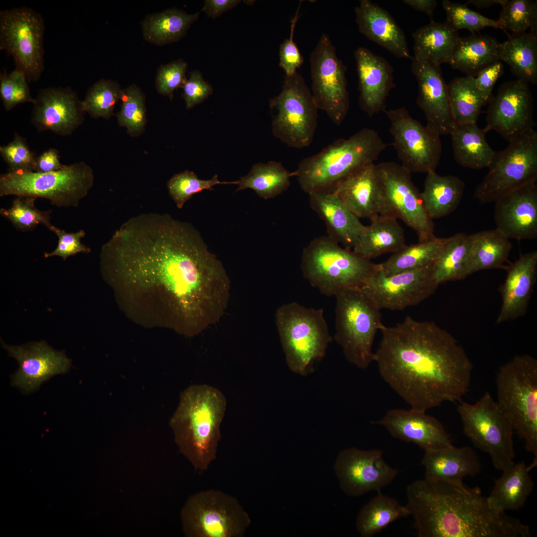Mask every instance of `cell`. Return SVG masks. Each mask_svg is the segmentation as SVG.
Here are the masks:
<instances>
[{
    "label": "cell",
    "mask_w": 537,
    "mask_h": 537,
    "mask_svg": "<svg viewBox=\"0 0 537 537\" xmlns=\"http://www.w3.org/2000/svg\"><path fill=\"white\" fill-rule=\"evenodd\" d=\"M100 260L120 309L148 328L175 332L208 286V260L197 229L169 214L129 219L102 246Z\"/></svg>",
    "instance_id": "obj_1"
},
{
    "label": "cell",
    "mask_w": 537,
    "mask_h": 537,
    "mask_svg": "<svg viewBox=\"0 0 537 537\" xmlns=\"http://www.w3.org/2000/svg\"><path fill=\"white\" fill-rule=\"evenodd\" d=\"M380 331L375 353L379 372L411 408L426 412L445 402L461 401L473 366L450 333L434 322L411 316Z\"/></svg>",
    "instance_id": "obj_2"
},
{
    "label": "cell",
    "mask_w": 537,
    "mask_h": 537,
    "mask_svg": "<svg viewBox=\"0 0 537 537\" xmlns=\"http://www.w3.org/2000/svg\"><path fill=\"white\" fill-rule=\"evenodd\" d=\"M406 505L420 537H530L528 526L490 505L480 488L425 478L410 483Z\"/></svg>",
    "instance_id": "obj_3"
},
{
    "label": "cell",
    "mask_w": 537,
    "mask_h": 537,
    "mask_svg": "<svg viewBox=\"0 0 537 537\" xmlns=\"http://www.w3.org/2000/svg\"><path fill=\"white\" fill-rule=\"evenodd\" d=\"M226 404L225 396L217 388L192 385L181 393L171 418L177 445L199 471L207 470L216 458Z\"/></svg>",
    "instance_id": "obj_4"
},
{
    "label": "cell",
    "mask_w": 537,
    "mask_h": 537,
    "mask_svg": "<svg viewBox=\"0 0 537 537\" xmlns=\"http://www.w3.org/2000/svg\"><path fill=\"white\" fill-rule=\"evenodd\" d=\"M387 147L375 130L364 128L304 158L292 175L296 177L301 189L308 194L330 191L348 175L374 163Z\"/></svg>",
    "instance_id": "obj_5"
},
{
    "label": "cell",
    "mask_w": 537,
    "mask_h": 537,
    "mask_svg": "<svg viewBox=\"0 0 537 537\" xmlns=\"http://www.w3.org/2000/svg\"><path fill=\"white\" fill-rule=\"evenodd\" d=\"M339 244L327 235L320 236L313 239L302 253L300 267L304 277L328 296L345 288L359 287L379 268V264Z\"/></svg>",
    "instance_id": "obj_6"
},
{
    "label": "cell",
    "mask_w": 537,
    "mask_h": 537,
    "mask_svg": "<svg viewBox=\"0 0 537 537\" xmlns=\"http://www.w3.org/2000/svg\"><path fill=\"white\" fill-rule=\"evenodd\" d=\"M275 320L288 367L302 376L309 375L332 341L323 309L289 303L277 309Z\"/></svg>",
    "instance_id": "obj_7"
},
{
    "label": "cell",
    "mask_w": 537,
    "mask_h": 537,
    "mask_svg": "<svg viewBox=\"0 0 537 537\" xmlns=\"http://www.w3.org/2000/svg\"><path fill=\"white\" fill-rule=\"evenodd\" d=\"M497 402L537 461V360L518 355L497 374Z\"/></svg>",
    "instance_id": "obj_8"
},
{
    "label": "cell",
    "mask_w": 537,
    "mask_h": 537,
    "mask_svg": "<svg viewBox=\"0 0 537 537\" xmlns=\"http://www.w3.org/2000/svg\"><path fill=\"white\" fill-rule=\"evenodd\" d=\"M334 296V338L350 363L366 369L375 361L374 339L377 331L384 326L380 310L358 286L344 288Z\"/></svg>",
    "instance_id": "obj_9"
},
{
    "label": "cell",
    "mask_w": 537,
    "mask_h": 537,
    "mask_svg": "<svg viewBox=\"0 0 537 537\" xmlns=\"http://www.w3.org/2000/svg\"><path fill=\"white\" fill-rule=\"evenodd\" d=\"M91 168L84 162L49 173L9 171L0 176V196L41 197L57 207H77L94 183Z\"/></svg>",
    "instance_id": "obj_10"
},
{
    "label": "cell",
    "mask_w": 537,
    "mask_h": 537,
    "mask_svg": "<svg viewBox=\"0 0 537 537\" xmlns=\"http://www.w3.org/2000/svg\"><path fill=\"white\" fill-rule=\"evenodd\" d=\"M457 411L464 433L488 453L495 468L503 471L515 463L512 424L488 392L475 403H460Z\"/></svg>",
    "instance_id": "obj_11"
},
{
    "label": "cell",
    "mask_w": 537,
    "mask_h": 537,
    "mask_svg": "<svg viewBox=\"0 0 537 537\" xmlns=\"http://www.w3.org/2000/svg\"><path fill=\"white\" fill-rule=\"evenodd\" d=\"M474 197L480 203L495 202L504 194L537 180V133L532 129L496 152Z\"/></svg>",
    "instance_id": "obj_12"
},
{
    "label": "cell",
    "mask_w": 537,
    "mask_h": 537,
    "mask_svg": "<svg viewBox=\"0 0 537 537\" xmlns=\"http://www.w3.org/2000/svg\"><path fill=\"white\" fill-rule=\"evenodd\" d=\"M273 135L288 147L302 149L312 142L318 108L311 91L298 72L287 76L282 90L269 101Z\"/></svg>",
    "instance_id": "obj_13"
},
{
    "label": "cell",
    "mask_w": 537,
    "mask_h": 537,
    "mask_svg": "<svg viewBox=\"0 0 537 537\" xmlns=\"http://www.w3.org/2000/svg\"><path fill=\"white\" fill-rule=\"evenodd\" d=\"M181 517L185 534L193 537H241L251 524L236 498L213 489L190 497Z\"/></svg>",
    "instance_id": "obj_14"
},
{
    "label": "cell",
    "mask_w": 537,
    "mask_h": 537,
    "mask_svg": "<svg viewBox=\"0 0 537 537\" xmlns=\"http://www.w3.org/2000/svg\"><path fill=\"white\" fill-rule=\"evenodd\" d=\"M42 15L28 7L0 11V50L10 54L28 82H37L44 70Z\"/></svg>",
    "instance_id": "obj_15"
},
{
    "label": "cell",
    "mask_w": 537,
    "mask_h": 537,
    "mask_svg": "<svg viewBox=\"0 0 537 537\" xmlns=\"http://www.w3.org/2000/svg\"><path fill=\"white\" fill-rule=\"evenodd\" d=\"M311 92L318 109L340 125L345 119L350 99L346 77V66L338 58L329 36H321L310 57Z\"/></svg>",
    "instance_id": "obj_16"
},
{
    "label": "cell",
    "mask_w": 537,
    "mask_h": 537,
    "mask_svg": "<svg viewBox=\"0 0 537 537\" xmlns=\"http://www.w3.org/2000/svg\"><path fill=\"white\" fill-rule=\"evenodd\" d=\"M383 193L380 214L400 219L417 233L419 242L435 237L433 220L424 206L411 173L401 164L385 162L376 165Z\"/></svg>",
    "instance_id": "obj_17"
},
{
    "label": "cell",
    "mask_w": 537,
    "mask_h": 537,
    "mask_svg": "<svg viewBox=\"0 0 537 537\" xmlns=\"http://www.w3.org/2000/svg\"><path fill=\"white\" fill-rule=\"evenodd\" d=\"M384 112L401 165L411 174L435 171L442 151L440 135L414 119L403 107Z\"/></svg>",
    "instance_id": "obj_18"
},
{
    "label": "cell",
    "mask_w": 537,
    "mask_h": 537,
    "mask_svg": "<svg viewBox=\"0 0 537 537\" xmlns=\"http://www.w3.org/2000/svg\"><path fill=\"white\" fill-rule=\"evenodd\" d=\"M438 285L431 266L390 275L379 268L359 287L380 310L396 311L419 304Z\"/></svg>",
    "instance_id": "obj_19"
},
{
    "label": "cell",
    "mask_w": 537,
    "mask_h": 537,
    "mask_svg": "<svg viewBox=\"0 0 537 537\" xmlns=\"http://www.w3.org/2000/svg\"><path fill=\"white\" fill-rule=\"evenodd\" d=\"M489 102L483 129L486 133L496 131L510 142L534 129V99L526 82L517 79L504 83Z\"/></svg>",
    "instance_id": "obj_20"
},
{
    "label": "cell",
    "mask_w": 537,
    "mask_h": 537,
    "mask_svg": "<svg viewBox=\"0 0 537 537\" xmlns=\"http://www.w3.org/2000/svg\"><path fill=\"white\" fill-rule=\"evenodd\" d=\"M342 490L358 497L372 491H380L395 478L398 470L384 460L380 449L350 448L342 450L334 464Z\"/></svg>",
    "instance_id": "obj_21"
},
{
    "label": "cell",
    "mask_w": 537,
    "mask_h": 537,
    "mask_svg": "<svg viewBox=\"0 0 537 537\" xmlns=\"http://www.w3.org/2000/svg\"><path fill=\"white\" fill-rule=\"evenodd\" d=\"M33 105L30 121L39 132L50 131L67 136L85 120L82 100L70 87L42 89Z\"/></svg>",
    "instance_id": "obj_22"
},
{
    "label": "cell",
    "mask_w": 537,
    "mask_h": 537,
    "mask_svg": "<svg viewBox=\"0 0 537 537\" xmlns=\"http://www.w3.org/2000/svg\"><path fill=\"white\" fill-rule=\"evenodd\" d=\"M8 355L16 359L19 367L12 376V384L26 393L38 389L51 376L69 370L71 362L64 352L53 350L44 341L20 346L1 342Z\"/></svg>",
    "instance_id": "obj_23"
},
{
    "label": "cell",
    "mask_w": 537,
    "mask_h": 537,
    "mask_svg": "<svg viewBox=\"0 0 537 537\" xmlns=\"http://www.w3.org/2000/svg\"><path fill=\"white\" fill-rule=\"evenodd\" d=\"M411 60V71L418 84L416 102L424 113L427 125L440 136L449 135L455 124L441 66L425 59L413 57Z\"/></svg>",
    "instance_id": "obj_24"
},
{
    "label": "cell",
    "mask_w": 537,
    "mask_h": 537,
    "mask_svg": "<svg viewBox=\"0 0 537 537\" xmlns=\"http://www.w3.org/2000/svg\"><path fill=\"white\" fill-rule=\"evenodd\" d=\"M494 220L498 231L518 241L537 237V185L527 184L495 202Z\"/></svg>",
    "instance_id": "obj_25"
},
{
    "label": "cell",
    "mask_w": 537,
    "mask_h": 537,
    "mask_svg": "<svg viewBox=\"0 0 537 537\" xmlns=\"http://www.w3.org/2000/svg\"><path fill=\"white\" fill-rule=\"evenodd\" d=\"M375 423L383 426L394 438L416 444L424 451L453 446L443 424L425 411L391 409Z\"/></svg>",
    "instance_id": "obj_26"
},
{
    "label": "cell",
    "mask_w": 537,
    "mask_h": 537,
    "mask_svg": "<svg viewBox=\"0 0 537 537\" xmlns=\"http://www.w3.org/2000/svg\"><path fill=\"white\" fill-rule=\"evenodd\" d=\"M358 79L359 105L372 117L386 109V100L395 86L393 69L383 57L368 49L358 47L354 52Z\"/></svg>",
    "instance_id": "obj_27"
},
{
    "label": "cell",
    "mask_w": 537,
    "mask_h": 537,
    "mask_svg": "<svg viewBox=\"0 0 537 537\" xmlns=\"http://www.w3.org/2000/svg\"><path fill=\"white\" fill-rule=\"evenodd\" d=\"M330 191L334 193L345 206L359 218L370 219L382 211L383 189L374 163L348 175Z\"/></svg>",
    "instance_id": "obj_28"
},
{
    "label": "cell",
    "mask_w": 537,
    "mask_h": 537,
    "mask_svg": "<svg viewBox=\"0 0 537 537\" xmlns=\"http://www.w3.org/2000/svg\"><path fill=\"white\" fill-rule=\"evenodd\" d=\"M507 276L500 290L502 304L496 324L525 315L537 272V252L522 254L507 266Z\"/></svg>",
    "instance_id": "obj_29"
},
{
    "label": "cell",
    "mask_w": 537,
    "mask_h": 537,
    "mask_svg": "<svg viewBox=\"0 0 537 537\" xmlns=\"http://www.w3.org/2000/svg\"><path fill=\"white\" fill-rule=\"evenodd\" d=\"M355 11L360 33L396 57L412 59L404 32L385 9L369 0H360Z\"/></svg>",
    "instance_id": "obj_30"
},
{
    "label": "cell",
    "mask_w": 537,
    "mask_h": 537,
    "mask_svg": "<svg viewBox=\"0 0 537 537\" xmlns=\"http://www.w3.org/2000/svg\"><path fill=\"white\" fill-rule=\"evenodd\" d=\"M311 209L325 224L327 236L341 243L347 249H353L365 226L332 191H317L309 194Z\"/></svg>",
    "instance_id": "obj_31"
},
{
    "label": "cell",
    "mask_w": 537,
    "mask_h": 537,
    "mask_svg": "<svg viewBox=\"0 0 537 537\" xmlns=\"http://www.w3.org/2000/svg\"><path fill=\"white\" fill-rule=\"evenodd\" d=\"M421 464L426 478L462 483L464 477L479 473L480 463L475 451L469 447L424 451Z\"/></svg>",
    "instance_id": "obj_32"
},
{
    "label": "cell",
    "mask_w": 537,
    "mask_h": 537,
    "mask_svg": "<svg viewBox=\"0 0 537 537\" xmlns=\"http://www.w3.org/2000/svg\"><path fill=\"white\" fill-rule=\"evenodd\" d=\"M370 220V224L365 226L352 249L354 253L370 260L384 253H395L406 246L404 230L397 219L379 214Z\"/></svg>",
    "instance_id": "obj_33"
},
{
    "label": "cell",
    "mask_w": 537,
    "mask_h": 537,
    "mask_svg": "<svg viewBox=\"0 0 537 537\" xmlns=\"http://www.w3.org/2000/svg\"><path fill=\"white\" fill-rule=\"evenodd\" d=\"M537 463L533 461L527 466L523 461L502 471L487 497L491 507L502 512L523 507L533 489L534 483L530 471Z\"/></svg>",
    "instance_id": "obj_34"
},
{
    "label": "cell",
    "mask_w": 537,
    "mask_h": 537,
    "mask_svg": "<svg viewBox=\"0 0 537 537\" xmlns=\"http://www.w3.org/2000/svg\"><path fill=\"white\" fill-rule=\"evenodd\" d=\"M501 43L491 36L471 35L459 37L448 64L454 69L474 76L478 71L496 62L501 61Z\"/></svg>",
    "instance_id": "obj_35"
},
{
    "label": "cell",
    "mask_w": 537,
    "mask_h": 537,
    "mask_svg": "<svg viewBox=\"0 0 537 537\" xmlns=\"http://www.w3.org/2000/svg\"><path fill=\"white\" fill-rule=\"evenodd\" d=\"M414 56L441 66L448 63L459 36L458 31L447 20L435 22L418 28L412 34Z\"/></svg>",
    "instance_id": "obj_36"
},
{
    "label": "cell",
    "mask_w": 537,
    "mask_h": 537,
    "mask_svg": "<svg viewBox=\"0 0 537 537\" xmlns=\"http://www.w3.org/2000/svg\"><path fill=\"white\" fill-rule=\"evenodd\" d=\"M485 134L477 123L454 125L449 135L454 158L459 165L475 170L489 168L496 152L488 143Z\"/></svg>",
    "instance_id": "obj_37"
},
{
    "label": "cell",
    "mask_w": 537,
    "mask_h": 537,
    "mask_svg": "<svg viewBox=\"0 0 537 537\" xmlns=\"http://www.w3.org/2000/svg\"><path fill=\"white\" fill-rule=\"evenodd\" d=\"M464 187V182L457 177L440 176L435 171L428 172L421 195L430 218H441L453 212L460 203Z\"/></svg>",
    "instance_id": "obj_38"
},
{
    "label": "cell",
    "mask_w": 537,
    "mask_h": 537,
    "mask_svg": "<svg viewBox=\"0 0 537 537\" xmlns=\"http://www.w3.org/2000/svg\"><path fill=\"white\" fill-rule=\"evenodd\" d=\"M473 241V234L463 233L448 238L433 265L434 278L438 284L469 275Z\"/></svg>",
    "instance_id": "obj_39"
},
{
    "label": "cell",
    "mask_w": 537,
    "mask_h": 537,
    "mask_svg": "<svg viewBox=\"0 0 537 537\" xmlns=\"http://www.w3.org/2000/svg\"><path fill=\"white\" fill-rule=\"evenodd\" d=\"M198 15L199 13L188 14L176 8L148 14L141 22L143 36L158 46L177 41L186 33Z\"/></svg>",
    "instance_id": "obj_40"
},
{
    "label": "cell",
    "mask_w": 537,
    "mask_h": 537,
    "mask_svg": "<svg viewBox=\"0 0 537 537\" xmlns=\"http://www.w3.org/2000/svg\"><path fill=\"white\" fill-rule=\"evenodd\" d=\"M501 61L517 79L529 84L537 83V37L530 32L513 34L501 43Z\"/></svg>",
    "instance_id": "obj_41"
},
{
    "label": "cell",
    "mask_w": 537,
    "mask_h": 537,
    "mask_svg": "<svg viewBox=\"0 0 537 537\" xmlns=\"http://www.w3.org/2000/svg\"><path fill=\"white\" fill-rule=\"evenodd\" d=\"M447 89L452 118L456 125L476 124L482 107L492 96L478 90L471 76L454 78L447 85Z\"/></svg>",
    "instance_id": "obj_42"
},
{
    "label": "cell",
    "mask_w": 537,
    "mask_h": 537,
    "mask_svg": "<svg viewBox=\"0 0 537 537\" xmlns=\"http://www.w3.org/2000/svg\"><path fill=\"white\" fill-rule=\"evenodd\" d=\"M512 249L509 239L496 229L474 234L469 275L484 269H505Z\"/></svg>",
    "instance_id": "obj_43"
},
{
    "label": "cell",
    "mask_w": 537,
    "mask_h": 537,
    "mask_svg": "<svg viewBox=\"0 0 537 537\" xmlns=\"http://www.w3.org/2000/svg\"><path fill=\"white\" fill-rule=\"evenodd\" d=\"M409 515L406 506L401 505L396 499L379 491L359 511L356 528L361 537H370L396 520Z\"/></svg>",
    "instance_id": "obj_44"
},
{
    "label": "cell",
    "mask_w": 537,
    "mask_h": 537,
    "mask_svg": "<svg viewBox=\"0 0 537 537\" xmlns=\"http://www.w3.org/2000/svg\"><path fill=\"white\" fill-rule=\"evenodd\" d=\"M448 238L435 237L416 244L406 245L379 264V269L390 275L433 266Z\"/></svg>",
    "instance_id": "obj_45"
},
{
    "label": "cell",
    "mask_w": 537,
    "mask_h": 537,
    "mask_svg": "<svg viewBox=\"0 0 537 537\" xmlns=\"http://www.w3.org/2000/svg\"><path fill=\"white\" fill-rule=\"evenodd\" d=\"M291 175L280 163H257L248 174L237 181L236 191L251 188L264 199L273 198L289 188Z\"/></svg>",
    "instance_id": "obj_46"
},
{
    "label": "cell",
    "mask_w": 537,
    "mask_h": 537,
    "mask_svg": "<svg viewBox=\"0 0 537 537\" xmlns=\"http://www.w3.org/2000/svg\"><path fill=\"white\" fill-rule=\"evenodd\" d=\"M123 90L115 81L98 80L89 88L82 100L85 112L93 118L109 119L114 115L115 105L121 99Z\"/></svg>",
    "instance_id": "obj_47"
},
{
    "label": "cell",
    "mask_w": 537,
    "mask_h": 537,
    "mask_svg": "<svg viewBox=\"0 0 537 537\" xmlns=\"http://www.w3.org/2000/svg\"><path fill=\"white\" fill-rule=\"evenodd\" d=\"M120 110L116 113L117 123L127 133L137 137L145 131L147 122L145 97L141 89L133 83L123 89Z\"/></svg>",
    "instance_id": "obj_48"
},
{
    "label": "cell",
    "mask_w": 537,
    "mask_h": 537,
    "mask_svg": "<svg viewBox=\"0 0 537 537\" xmlns=\"http://www.w3.org/2000/svg\"><path fill=\"white\" fill-rule=\"evenodd\" d=\"M497 21L505 32L513 34L529 32L537 37V2L532 0H511L502 6Z\"/></svg>",
    "instance_id": "obj_49"
},
{
    "label": "cell",
    "mask_w": 537,
    "mask_h": 537,
    "mask_svg": "<svg viewBox=\"0 0 537 537\" xmlns=\"http://www.w3.org/2000/svg\"><path fill=\"white\" fill-rule=\"evenodd\" d=\"M36 198L17 196L9 208H1L0 214L11 222L17 230L23 232L33 230L42 224L49 229L51 223V211H41L35 206Z\"/></svg>",
    "instance_id": "obj_50"
},
{
    "label": "cell",
    "mask_w": 537,
    "mask_h": 537,
    "mask_svg": "<svg viewBox=\"0 0 537 537\" xmlns=\"http://www.w3.org/2000/svg\"><path fill=\"white\" fill-rule=\"evenodd\" d=\"M237 183V181H221L217 175L210 179H201L194 172L186 170L173 176L168 181L167 187L177 207L181 209L184 203L195 193L205 189L213 190L214 186L219 184Z\"/></svg>",
    "instance_id": "obj_51"
},
{
    "label": "cell",
    "mask_w": 537,
    "mask_h": 537,
    "mask_svg": "<svg viewBox=\"0 0 537 537\" xmlns=\"http://www.w3.org/2000/svg\"><path fill=\"white\" fill-rule=\"evenodd\" d=\"M447 21L455 29H465L475 33L485 27L503 28L497 20L489 18L469 8L466 4L453 2L448 0L442 1Z\"/></svg>",
    "instance_id": "obj_52"
},
{
    "label": "cell",
    "mask_w": 537,
    "mask_h": 537,
    "mask_svg": "<svg viewBox=\"0 0 537 537\" xmlns=\"http://www.w3.org/2000/svg\"><path fill=\"white\" fill-rule=\"evenodd\" d=\"M0 97L6 110L19 104L35 102L24 73L16 68L10 73L4 71L0 74Z\"/></svg>",
    "instance_id": "obj_53"
},
{
    "label": "cell",
    "mask_w": 537,
    "mask_h": 537,
    "mask_svg": "<svg viewBox=\"0 0 537 537\" xmlns=\"http://www.w3.org/2000/svg\"><path fill=\"white\" fill-rule=\"evenodd\" d=\"M2 158L12 172H34L36 156L25 138L15 133L13 139L0 147Z\"/></svg>",
    "instance_id": "obj_54"
},
{
    "label": "cell",
    "mask_w": 537,
    "mask_h": 537,
    "mask_svg": "<svg viewBox=\"0 0 537 537\" xmlns=\"http://www.w3.org/2000/svg\"><path fill=\"white\" fill-rule=\"evenodd\" d=\"M187 67V64L181 60L161 65L157 70L155 80L157 92L172 99L174 91L182 87L186 79L185 74Z\"/></svg>",
    "instance_id": "obj_55"
},
{
    "label": "cell",
    "mask_w": 537,
    "mask_h": 537,
    "mask_svg": "<svg viewBox=\"0 0 537 537\" xmlns=\"http://www.w3.org/2000/svg\"><path fill=\"white\" fill-rule=\"evenodd\" d=\"M49 230L56 235L58 242L53 251L44 253L45 258L59 256L66 260L69 257L78 253L87 254L90 252V249L81 242V239L86 234L83 230H80L75 233H68L53 225Z\"/></svg>",
    "instance_id": "obj_56"
},
{
    "label": "cell",
    "mask_w": 537,
    "mask_h": 537,
    "mask_svg": "<svg viewBox=\"0 0 537 537\" xmlns=\"http://www.w3.org/2000/svg\"><path fill=\"white\" fill-rule=\"evenodd\" d=\"M301 3V2H300L295 15L291 19L290 36L281 44L279 49V65L287 76H293L297 73V70L304 62L303 57L293 40L295 27L299 17Z\"/></svg>",
    "instance_id": "obj_57"
},
{
    "label": "cell",
    "mask_w": 537,
    "mask_h": 537,
    "mask_svg": "<svg viewBox=\"0 0 537 537\" xmlns=\"http://www.w3.org/2000/svg\"><path fill=\"white\" fill-rule=\"evenodd\" d=\"M182 88L183 90L182 97L184 99L187 109L202 102L212 91L211 86L205 82L201 74L193 71L186 79Z\"/></svg>",
    "instance_id": "obj_58"
},
{
    "label": "cell",
    "mask_w": 537,
    "mask_h": 537,
    "mask_svg": "<svg viewBox=\"0 0 537 537\" xmlns=\"http://www.w3.org/2000/svg\"><path fill=\"white\" fill-rule=\"evenodd\" d=\"M504 65L501 61L493 62L485 67L472 76L478 90L492 96V91L497 81L504 73Z\"/></svg>",
    "instance_id": "obj_59"
},
{
    "label": "cell",
    "mask_w": 537,
    "mask_h": 537,
    "mask_svg": "<svg viewBox=\"0 0 537 537\" xmlns=\"http://www.w3.org/2000/svg\"><path fill=\"white\" fill-rule=\"evenodd\" d=\"M65 166L60 162L58 151L50 148L36 157L34 172H52L61 170Z\"/></svg>",
    "instance_id": "obj_60"
},
{
    "label": "cell",
    "mask_w": 537,
    "mask_h": 537,
    "mask_svg": "<svg viewBox=\"0 0 537 537\" xmlns=\"http://www.w3.org/2000/svg\"><path fill=\"white\" fill-rule=\"evenodd\" d=\"M240 1L235 0H207L202 10L215 18L224 11L235 6Z\"/></svg>",
    "instance_id": "obj_61"
},
{
    "label": "cell",
    "mask_w": 537,
    "mask_h": 537,
    "mask_svg": "<svg viewBox=\"0 0 537 537\" xmlns=\"http://www.w3.org/2000/svg\"><path fill=\"white\" fill-rule=\"evenodd\" d=\"M402 1L416 10L425 12L431 19L437 5L436 0H403Z\"/></svg>",
    "instance_id": "obj_62"
},
{
    "label": "cell",
    "mask_w": 537,
    "mask_h": 537,
    "mask_svg": "<svg viewBox=\"0 0 537 537\" xmlns=\"http://www.w3.org/2000/svg\"><path fill=\"white\" fill-rule=\"evenodd\" d=\"M508 0H469L466 3L471 4L478 8H487L494 4L504 5Z\"/></svg>",
    "instance_id": "obj_63"
}]
</instances>
